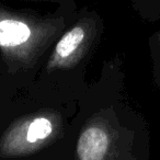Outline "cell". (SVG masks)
I'll return each instance as SVG.
<instances>
[{
	"label": "cell",
	"instance_id": "6da1fadb",
	"mask_svg": "<svg viewBox=\"0 0 160 160\" xmlns=\"http://www.w3.org/2000/svg\"><path fill=\"white\" fill-rule=\"evenodd\" d=\"M60 160H150V139L142 121L92 118L67 140Z\"/></svg>",
	"mask_w": 160,
	"mask_h": 160
},
{
	"label": "cell",
	"instance_id": "7a4b0ae2",
	"mask_svg": "<svg viewBox=\"0 0 160 160\" xmlns=\"http://www.w3.org/2000/svg\"><path fill=\"white\" fill-rule=\"evenodd\" d=\"M59 29L51 21H36L0 9V49L11 65L31 66Z\"/></svg>",
	"mask_w": 160,
	"mask_h": 160
},
{
	"label": "cell",
	"instance_id": "3957f363",
	"mask_svg": "<svg viewBox=\"0 0 160 160\" xmlns=\"http://www.w3.org/2000/svg\"><path fill=\"white\" fill-rule=\"evenodd\" d=\"M87 29L83 25H76L64 34L56 44L54 54L48 62V69L70 66L78 59L87 41Z\"/></svg>",
	"mask_w": 160,
	"mask_h": 160
}]
</instances>
